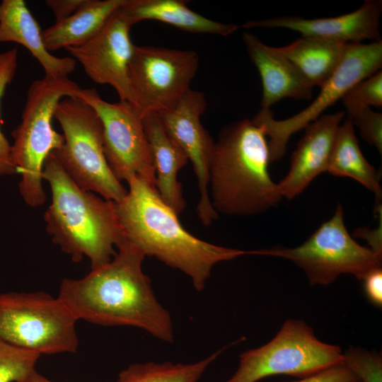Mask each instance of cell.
Returning a JSON list of instances; mask_svg holds the SVG:
<instances>
[{"label": "cell", "mask_w": 382, "mask_h": 382, "mask_svg": "<svg viewBox=\"0 0 382 382\" xmlns=\"http://www.w3.org/2000/svg\"><path fill=\"white\" fill-rule=\"evenodd\" d=\"M144 257L138 248L124 240L107 264L91 269L81 279H64L57 296L78 320L134 327L172 342L171 316L157 299L143 271Z\"/></svg>", "instance_id": "1"}, {"label": "cell", "mask_w": 382, "mask_h": 382, "mask_svg": "<svg viewBox=\"0 0 382 382\" xmlns=\"http://www.w3.org/2000/svg\"><path fill=\"white\" fill-rule=\"evenodd\" d=\"M343 111L322 115L308 124L291 159L290 169L278 188L282 197L291 199L328 170L330 158Z\"/></svg>", "instance_id": "16"}, {"label": "cell", "mask_w": 382, "mask_h": 382, "mask_svg": "<svg viewBox=\"0 0 382 382\" xmlns=\"http://www.w3.org/2000/svg\"><path fill=\"white\" fill-rule=\"evenodd\" d=\"M359 382H361V381H359Z\"/></svg>", "instance_id": "35"}, {"label": "cell", "mask_w": 382, "mask_h": 382, "mask_svg": "<svg viewBox=\"0 0 382 382\" xmlns=\"http://www.w3.org/2000/svg\"><path fill=\"white\" fill-rule=\"evenodd\" d=\"M126 0H87L69 17L42 31L46 49L55 51L81 45L103 28Z\"/></svg>", "instance_id": "21"}, {"label": "cell", "mask_w": 382, "mask_h": 382, "mask_svg": "<svg viewBox=\"0 0 382 382\" xmlns=\"http://www.w3.org/2000/svg\"><path fill=\"white\" fill-rule=\"evenodd\" d=\"M355 236L366 239L370 246L369 248L377 254L382 255L381 226L374 231L362 228L357 230L355 231Z\"/></svg>", "instance_id": "33"}, {"label": "cell", "mask_w": 382, "mask_h": 382, "mask_svg": "<svg viewBox=\"0 0 382 382\" xmlns=\"http://www.w3.org/2000/svg\"><path fill=\"white\" fill-rule=\"evenodd\" d=\"M347 43L303 37L277 47L313 86L321 87L339 66Z\"/></svg>", "instance_id": "22"}, {"label": "cell", "mask_w": 382, "mask_h": 382, "mask_svg": "<svg viewBox=\"0 0 382 382\" xmlns=\"http://www.w3.org/2000/svg\"><path fill=\"white\" fill-rule=\"evenodd\" d=\"M42 178L51 189L44 220L52 241L75 262L88 257L91 269L109 262L124 241L115 202L81 188L52 152L45 161Z\"/></svg>", "instance_id": "3"}, {"label": "cell", "mask_w": 382, "mask_h": 382, "mask_svg": "<svg viewBox=\"0 0 382 382\" xmlns=\"http://www.w3.org/2000/svg\"><path fill=\"white\" fill-rule=\"evenodd\" d=\"M87 0H47L45 4L52 10L55 22L61 21L81 8Z\"/></svg>", "instance_id": "32"}, {"label": "cell", "mask_w": 382, "mask_h": 382, "mask_svg": "<svg viewBox=\"0 0 382 382\" xmlns=\"http://www.w3.org/2000/svg\"><path fill=\"white\" fill-rule=\"evenodd\" d=\"M341 363L340 347L319 340L303 321L288 320L269 342L240 355L238 367L227 382H257L279 374L302 378Z\"/></svg>", "instance_id": "9"}, {"label": "cell", "mask_w": 382, "mask_h": 382, "mask_svg": "<svg viewBox=\"0 0 382 382\" xmlns=\"http://www.w3.org/2000/svg\"><path fill=\"white\" fill-rule=\"evenodd\" d=\"M228 346L191 364L166 361L136 363L122 370L117 382H197L207 368Z\"/></svg>", "instance_id": "24"}, {"label": "cell", "mask_w": 382, "mask_h": 382, "mask_svg": "<svg viewBox=\"0 0 382 382\" xmlns=\"http://www.w3.org/2000/svg\"><path fill=\"white\" fill-rule=\"evenodd\" d=\"M381 0H366L356 11L331 18L308 19L298 16L278 17L261 21H250L241 27L245 28H286L303 37H317L341 43L381 40L380 16Z\"/></svg>", "instance_id": "15"}, {"label": "cell", "mask_w": 382, "mask_h": 382, "mask_svg": "<svg viewBox=\"0 0 382 382\" xmlns=\"http://www.w3.org/2000/svg\"><path fill=\"white\" fill-rule=\"evenodd\" d=\"M19 382H53L39 374L35 369ZM117 382V381H116Z\"/></svg>", "instance_id": "34"}, {"label": "cell", "mask_w": 382, "mask_h": 382, "mask_svg": "<svg viewBox=\"0 0 382 382\" xmlns=\"http://www.w3.org/2000/svg\"><path fill=\"white\" fill-rule=\"evenodd\" d=\"M198 66L192 50L135 46L129 66L133 105L142 117L170 109L191 88Z\"/></svg>", "instance_id": "11"}, {"label": "cell", "mask_w": 382, "mask_h": 382, "mask_svg": "<svg viewBox=\"0 0 382 382\" xmlns=\"http://www.w3.org/2000/svg\"><path fill=\"white\" fill-rule=\"evenodd\" d=\"M263 130L243 119L224 127L215 141L209 169L210 201L217 214L250 216L281 200L270 178Z\"/></svg>", "instance_id": "4"}, {"label": "cell", "mask_w": 382, "mask_h": 382, "mask_svg": "<svg viewBox=\"0 0 382 382\" xmlns=\"http://www.w3.org/2000/svg\"><path fill=\"white\" fill-rule=\"evenodd\" d=\"M127 183L126 196L115 202L124 240L145 257H154L183 272L197 291L204 289L217 263L253 255L252 250L219 246L197 238L183 228L156 187L136 176Z\"/></svg>", "instance_id": "2"}, {"label": "cell", "mask_w": 382, "mask_h": 382, "mask_svg": "<svg viewBox=\"0 0 382 382\" xmlns=\"http://www.w3.org/2000/svg\"><path fill=\"white\" fill-rule=\"evenodd\" d=\"M18 63V50L11 49L0 53V103L6 87L13 81ZM17 173L11 154V145L0 129V175Z\"/></svg>", "instance_id": "27"}, {"label": "cell", "mask_w": 382, "mask_h": 382, "mask_svg": "<svg viewBox=\"0 0 382 382\" xmlns=\"http://www.w3.org/2000/svg\"><path fill=\"white\" fill-rule=\"evenodd\" d=\"M365 293L368 299L375 306L382 305V269H375L363 279Z\"/></svg>", "instance_id": "31"}, {"label": "cell", "mask_w": 382, "mask_h": 382, "mask_svg": "<svg viewBox=\"0 0 382 382\" xmlns=\"http://www.w3.org/2000/svg\"><path fill=\"white\" fill-rule=\"evenodd\" d=\"M77 98L89 105L102 122L104 153L115 178L127 182L136 176L155 187L154 163L138 110L126 101H105L93 88H81Z\"/></svg>", "instance_id": "12"}, {"label": "cell", "mask_w": 382, "mask_h": 382, "mask_svg": "<svg viewBox=\"0 0 382 382\" xmlns=\"http://www.w3.org/2000/svg\"><path fill=\"white\" fill-rule=\"evenodd\" d=\"M341 100L347 111L352 113L364 108L382 106V71L380 70L352 86Z\"/></svg>", "instance_id": "26"}, {"label": "cell", "mask_w": 382, "mask_h": 382, "mask_svg": "<svg viewBox=\"0 0 382 382\" xmlns=\"http://www.w3.org/2000/svg\"><path fill=\"white\" fill-rule=\"evenodd\" d=\"M40 357L0 339V382H19L35 369Z\"/></svg>", "instance_id": "25"}, {"label": "cell", "mask_w": 382, "mask_h": 382, "mask_svg": "<svg viewBox=\"0 0 382 382\" xmlns=\"http://www.w3.org/2000/svg\"><path fill=\"white\" fill-rule=\"evenodd\" d=\"M382 41L347 43L345 54L331 77L320 87L310 105L289 118L277 120L270 109L261 108L252 122L264 132L267 140L270 161L280 159L285 154L292 134L320 117L354 84L381 70Z\"/></svg>", "instance_id": "10"}, {"label": "cell", "mask_w": 382, "mask_h": 382, "mask_svg": "<svg viewBox=\"0 0 382 382\" xmlns=\"http://www.w3.org/2000/svg\"><path fill=\"white\" fill-rule=\"evenodd\" d=\"M142 121L154 163L156 189L163 201L179 216L186 207V202L177 175L187 163L188 158L168 136L158 113L146 114Z\"/></svg>", "instance_id": "19"}, {"label": "cell", "mask_w": 382, "mask_h": 382, "mask_svg": "<svg viewBox=\"0 0 382 382\" xmlns=\"http://www.w3.org/2000/svg\"><path fill=\"white\" fill-rule=\"evenodd\" d=\"M206 107L204 95L190 88L174 106L158 114L168 136L192 163L200 194L197 214L201 223L208 226L218 218V214L212 206L209 191L215 141L200 122Z\"/></svg>", "instance_id": "13"}, {"label": "cell", "mask_w": 382, "mask_h": 382, "mask_svg": "<svg viewBox=\"0 0 382 382\" xmlns=\"http://www.w3.org/2000/svg\"><path fill=\"white\" fill-rule=\"evenodd\" d=\"M342 364L359 381L382 382V359L378 354L349 347L342 353Z\"/></svg>", "instance_id": "28"}, {"label": "cell", "mask_w": 382, "mask_h": 382, "mask_svg": "<svg viewBox=\"0 0 382 382\" xmlns=\"http://www.w3.org/2000/svg\"><path fill=\"white\" fill-rule=\"evenodd\" d=\"M291 382H359L357 377L342 364L329 367L311 376Z\"/></svg>", "instance_id": "30"}, {"label": "cell", "mask_w": 382, "mask_h": 382, "mask_svg": "<svg viewBox=\"0 0 382 382\" xmlns=\"http://www.w3.org/2000/svg\"><path fill=\"white\" fill-rule=\"evenodd\" d=\"M254 255L286 258L302 269L311 285L328 284L342 274L362 280L381 267L382 255L359 244L349 233L339 204L334 215L301 245L254 250Z\"/></svg>", "instance_id": "8"}, {"label": "cell", "mask_w": 382, "mask_h": 382, "mask_svg": "<svg viewBox=\"0 0 382 382\" xmlns=\"http://www.w3.org/2000/svg\"><path fill=\"white\" fill-rule=\"evenodd\" d=\"M132 26L119 8L93 38L66 50L81 64L91 79L111 86L121 101L133 105L129 78V62L135 47L129 35Z\"/></svg>", "instance_id": "14"}, {"label": "cell", "mask_w": 382, "mask_h": 382, "mask_svg": "<svg viewBox=\"0 0 382 382\" xmlns=\"http://www.w3.org/2000/svg\"><path fill=\"white\" fill-rule=\"evenodd\" d=\"M187 4L184 0H126L120 11L132 25L143 20H154L191 33L222 36L241 28L207 18L189 8Z\"/></svg>", "instance_id": "20"}, {"label": "cell", "mask_w": 382, "mask_h": 382, "mask_svg": "<svg viewBox=\"0 0 382 382\" xmlns=\"http://www.w3.org/2000/svg\"><path fill=\"white\" fill-rule=\"evenodd\" d=\"M54 117L64 142L52 153L68 175L84 190L115 202L122 200L127 190L108 164L103 125L96 111L78 98L66 97L58 103Z\"/></svg>", "instance_id": "6"}, {"label": "cell", "mask_w": 382, "mask_h": 382, "mask_svg": "<svg viewBox=\"0 0 382 382\" xmlns=\"http://www.w3.org/2000/svg\"><path fill=\"white\" fill-rule=\"evenodd\" d=\"M78 320L58 297L43 291L0 294V339L41 354L75 353Z\"/></svg>", "instance_id": "7"}, {"label": "cell", "mask_w": 382, "mask_h": 382, "mask_svg": "<svg viewBox=\"0 0 382 382\" xmlns=\"http://www.w3.org/2000/svg\"><path fill=\"white\" fill-rule=\"evenodd\" d=\"M81 88L68 77L45 76L30 86L21 122L13 130L11 154L21 179L19 191L31 207L43 204L46 194L42 184L45 161L52 151L62 147L63 134L55 131L52 120L62 98H77Z\"/></svg>", "instance_id": "5"}, {"label": "cell", "mask_w": 382, "mask_h": 382, "mask_svg": "<svg viewBox=\"0 0 382 382\" xmlns=\"http://www.w3.org/2000/svg\"><path fill=\"white\" fill-rule=\"evenodd\" d=\"M5 42L25 47L47 76L68 77L75 69L73 57H58L46 49L40 25L23 0H3L0 4V43Z\"/></svg>", "instance_id": "18"}, {"label": "cell", "mask_w": 382, "mask_h": 382, "mask_svg": "<svg viewBox=\"0 0 382 382\" xmlns=\"http://www.w3.org/2000/svg\"><path fill=\"white\" fill-rule=\"evenodd\" d=\"M327 172L335 176L349 177L358 181L381 201L382 190L378 173L361 153L354 125L348 119L338 127Z\"/></svg>", "instance_id": "23"}, {"label": "cell", "mask_w": 382, "mask_h": 382, "mask_svg": "<svg viewBox=\"0 0 382 382\" xmlns=\"http://www.w3.org/2000/svg\"><path fill=\"white\" fill-rule=\"evenodd\" d=\"M243 40L262 80V108L270 109L286 98L297 100L312 98L314 86L277 47L265 45L248 32L243 33Z\"/></svg>", "instance_id": "17"}, {"label": "cell", "mask_w": 382, "mask_h": 382, "mask_svg": "<svg viewBox=\"0 0 382 382\" xmlns=\"http://www.w3.org/2000/svg\"><path fill=\"white\" fill-rule=\"evenodd\" d=\"M347 115V119L359 129L361 137L382 154V115L364 108Z\"/></svg>", "instance_id": "29"}]
</instances>
